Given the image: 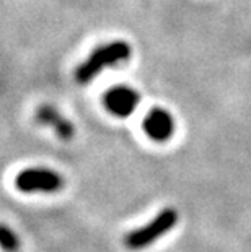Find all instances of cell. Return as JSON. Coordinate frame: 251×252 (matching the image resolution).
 Segmentation results:
<instances>
[{
  "label": "cell",
  "mask_w": 251,
  "mask_h": 252,
  "mask_svg": "<svg viewBox=\"0 0 251 252\" xmlns=\"http://www.w3.org/2000/svg\"><path fill=\"white\" fill-rule=\"evenodd\" d=\"M142 128L150 140L157 143L168 142L176 130V122L172 112L163 108H153L142 121Z\"/></svg>",
  "instance_id": "obj_5"
},
{
  "label": "cell",
  "mask_w": 251,
  "mask_h": 252,
  "mask_svg": "<svg viewBox=\"0 0 251 252\" xmlns=\"http://www.w3.org/2000/svg\"><path fill=\"white\" fill-rule=\"evenodd\" d=\"M141 103V94L129 85H114L103 96L106 111L114 117H129Z\"/></svg>",
  "instance_id": "obj_4"
},
{
  "label": "cell",
  "mask_w": 251,
  "mask_h": 252,
  "mask_svg": "<svg viewBox=\"0 0 251 252\" xmlns=\"http://www.w3.org/2000/svg\"><path fill=\"white\" fill-rule=\"evenodd\" d=\"M36 121L41 126H49L62 140H71L75 133V127L71 121H67L61 112H59L54 106L51 104H42L36 111Z\"/></svg>",
  "instance_id": "obj_6"
},
{
  "label": "cell",
  "mask_w": 251,
  "mask_h": 252,
  "mask_svg": "<svg viewBox=\"0 0 251 252\" xmlns=\"http://www.w3.org/2000/svg\"><path fill=\"white\" fill-rule=\"evenodd\" d=\"M0 248L5 252H17L20 249V238L7 224H0Z\"/></svg>",
  "instance_id": "obj_7"
},
{
  "label": "cell",
  "mask_w": 251,
  "mask_h": 252,
  "mask_svg": "<svg viewBox=\"0 0 251 252\" xmlns=\"http://www.w3.org/2000/svg\"><path fill=\"white\" fill-rule=\"evenodd\" d=\"M15 186L25 194H54L64 187V178L47 168H28L15 178Z\"/></svg>",
  "instance_id": "obj_3"
},
{
  "label": "cell",
  "mask_w": 251,
  "mask_h": 252,
  "mask_svg": "<svg viewBox=\"0 0 251 252\" xmlns=\"http://www.w3.org/2000/svg\"><path fill=\"white\" fill-rule=\"evenodd\" d=\"M132 49L126 41H111L98 46L75 70V80L80 85H87L95 80L108 67H116L129 61Z\"/></svg>",
  "instance_id": "obj_1"
},
{
  "label": "cell",
  "mask_w": 251,
  "mask_h": 252,
  "mask_svg": "<svg viewBox=\"0 0 251 252\" xmlns=\"http://www.w3.org/2000/svg\"><path fill=\"white\" fill-rule=\"evenodd\" d=\"M178 223V212L175 208H163L150 223L134 229L124 238V244L131 251H141L152 246L155 241L167 234Z\"/></svg>",
  "instance_id": "obj_2"
}]
</instances>
